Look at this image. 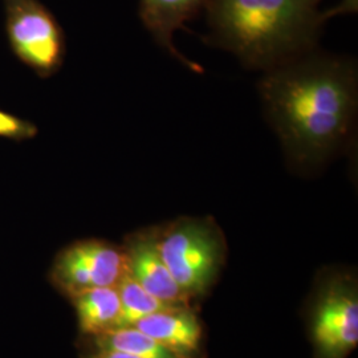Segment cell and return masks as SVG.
Segmentation results:
<instances>
[{
	"label": "cell",
	"instance_id": "52a82bcc",
	"mask_svg": "<svg viewBox=\"0 0 358 358\" xmlns=\"http://www.w3.org/2000/svg\"><path fill=\"white\" fill-rule=\"evenodd\" d=\"M127 273L149 294L170 306H189L185 294L164 263L157 245V226L131 232L122 245Z\"/></svg>",
	"mask_w": 358,
	"mask_h": 358
},
{
	"label": "cell",
	"instance_id": "277c9868",
	"mask_svg": "<svg viewBox=\"0 0 358 358\" xmlns=\"http://www.w3.org/2000/svg\"><path fill=\"white\" fill-rule=\"evenodd\" d=\"M308 332L313 358H348L358 344V282L353 271L327 268L309 297Z\"/></svg>",
	"mask_w": 358,
	"mask_h": 358
},
{
	"label": "cell",
	"instance_id": "7a4b0ae2",
	"mask_svg": "<svg viewBox=\"0 0 358 358\" xmlns=\"http://www.w3.org/2000/svg\"><path fill=\"white\" fill-rule=\"evenodd\" d=\"M320 0H207L210 38L244 64L268 71L315 50L329 13Z\"/></svg>",
	"mask_w": 358,
	"mask_h": 358
},
{
	"label": "cell",
	"instance_id": "4fadbf2b",
	"mask_svg": "<svg viewBox=\"0 0 358 358\" xmlns=\"http://www.w3.org/2000/svg\"><path fill=\"white\" fill-rule=\"evenodd\" d=\"M36 134V128L24 120L0 110V137L11 140H28Z\"/></svg>",
	"mask_w": 358,
	"mask_h": 358
},
{
	"label": "cell",
	"instance_id": "8fae6325",
	"mask_svg": "<svg viewBox=\"0 0 358 358\" xmlns=\"http://www.w3.org/2000/svg\"><path fill=\"white\" fill-rule=\"evenodd\" d=\"M90 338L94 349L118 350L140 358H185L134 327H121Z\"/></svg>",
	"mask_w": 358,
	"mask_h": 358
},
{
	"label": "cell",
	"instance_id": "7c38bea8",
	"mask_svg": "<svg viewBox=\"0 0 358 358\" xmlns=\"http://www.w3.org/2000/svg\"><path fill=\"white\" fill-rule=\"evenodd\" d=\"M115 288L121 300L122 327H131L145 316L169 307H176L149 294L138 282L133 280L128 273H125Z\"/></svg>",
	"mask_w": 358,
	"mask_h": 358
},
{
	"label": "cell",
	"instance_id": "5b68a950",
	"mask_svg": "<svg viewBox=\"0 0 358 358\" xmlns=\"http://www.w3.org/2000/svg\"><path fill=\"white\" fill-rule=\"evenodd\" d=\"M7 35L15 55L40 76L53 75L63 63L64 34L38 0H3Z\"/></svg>",
	"mask_w": 358,
	"mask_h": 358
},
{
	"label": "cell",
	"instance_id": "8992f818",
	"mask_svg": "<svg viewBox=\"0 0 358 358\" xmlns=\"http://www.w3.org/2000/svg\"><path fill=\"white\" fill-rule=\"evenodd\" d=\"M127 273L122 247L87 239L75 242L56 256L52 266V282L68 297L90 288L117 287Z\"/></svg>",
	"mask_w": 358,
	"mask_h": 358
},
{
	"label": "cell",
	"instance_id": "ba28073f",
	"mask_svg": "<svg viewBox=\"0 0 358 358\" xmlns=\"http://www.w3.org/2000/svg\"><path fill=\"white\" fill-rule=\"evenodd\" d=\"M185 358H199L203 344V325L190 306L158 310L131 325Z\"/></svg>",
	"mask_w": 358,
	"mask_h": 358
},
{
	"label": "cell",
	"instance_id": "9c48e42d",
	"mask_svg": "<svg viewBox=\"0 0 358 358\" xmlns=\"http://www.w3.org/2000/svg\"><path fill=\"white\" fill-rule=\"evenodd\" d=\"M207 0H140L142 23L155 41L196 73L202 68L186 59L174 45V34L206 6Z\"/></svg>",
	"mask_w": 358,
	"mask_h": 358
},
{
	"label": "cell",
	"instance_id": "3957f363",
	"mask_svg": "<svg viewBox=\"0 0 358 358\" xmlns=\"http://www.w3.org/2000/svg\"><path fill=\"white\" fill-rule=\"evenodd\" d=\"M157 245L180 289L203 296L217 282L227 257V242L213 217H182L157 227Z\"/></svg>",
	"mask_w": 358,
	"mask_h": 358
},
{
	"label": "cell",
	"instance_id": "30bf717a",
	"mask_svg": "<svg viewBox=\"0 0 358 358\" xmlns=\"http://www.w3.org/2000/svg\"><path fill=\"white\" fill-rule=\"evenodd\" d=\"M71 299L83 334L94 337L122 327V308L115 287L90 288Z\"/></svg>",
	"mask_w": 358,
	"mask_h": 358
},
{
	"label": "cell",
	"instance_id": "6da1fadb",
	"mask_svg": "<svg viewBox=\"0 0 358 358\" xmlns=\"http://www.w3.org/2000/svg\"><path fill=\"white\" fill-rule=\"evenodd\" d=\"M262 100L289 159L316 167L343 149L357 115L352 60L308 53L266 71Z\"/></svg>",
	"mask_w": 358,
	"mask_h": 358
},
{
	"label": "cell",
	"instance_id": "5bb4252c",
	"mask_svg": "<svg viewBox=\"0 0 358 358\" xmlns=\"http://www.w3.org/2000/svg\"><path fill=\"white\" fill-rule=\"evenodd\" d=\"M85 358H140L133 355H128L118 350H108V349H94L93 353H90Z\"/></svg>",
	"mask_w": 358,
	"mask_h": 358
}]
</instances>
